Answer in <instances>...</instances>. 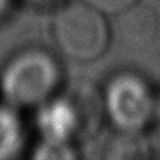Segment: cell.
Returning a JSON list of instances; mask_svg holds the SVG:
<instances>
[{"label":"cell","instance_id":"3957f363","mask_svg":"<svg viewBox=\"0 0 160 160\" xmlns=\"http://www.w3.org/2000/svg\"><path fill=\"white\" fill-rule=\"evenodd\" d=\"M104 114L125 135H137L157 114V99L150 85L138 74L120 73L102 92Z\"/></svg>","mask_w":160,"mask_h":160},{"label":"cell","instance_id":"7a4b0ae2","mask_svg":"<svg viewBox=\"0 0 160 160\" xmlns=\"http://www.w3.org/2000/svg\"><path fill=\"white\" fill-rule=\"evenodd\" d=\"M52 34L59 52L73 61H95L110 45L107 17L83 0L62 6L53 17Z\"/></svg>","mask_w":160,"mask_h":160},{"label":"cell","instance_id":"5b68a950","mask_svg":"<svg viewBox=\"0 0 160 160\" xmlns=\"http://www.w3.org/2000/svg\"><path fill=\"white\" fill-rule=\"evenodd\" d=\"M83 2L92 8H95L105 17H108V15L126 13L137 5L138 0H83Z\"/></svg>","mask_w":160,"mask_h":160},{"label":"cell","instance_id":"277c9868","mask_svg":"<svg viewBox=\"0 0 160 160\" xmlns=\"http://www.w3.org/2000/svg\"><path fill=\"white\" fill-rule=\"evenodd\" d=\"M22 145V126L11 108H0V159L13 157Z\"/></svg>","mask_w":160,"mask_h":160},{"label":"cell","instance_id":"6da1fadb","mask_svg":"<svg viewBox=\"0 0 160 160\" xmlns=\"http://www.w3.org/2000/svg\"><path fill=\"white\" fill-rule=\"evenodd\" d=\"M62 70L51 52L28 48L18 52L0 73V93L11 107L31 108L57 95Z\"/></svg>","mask_w":160,"mask_h":160}]
</instances>
